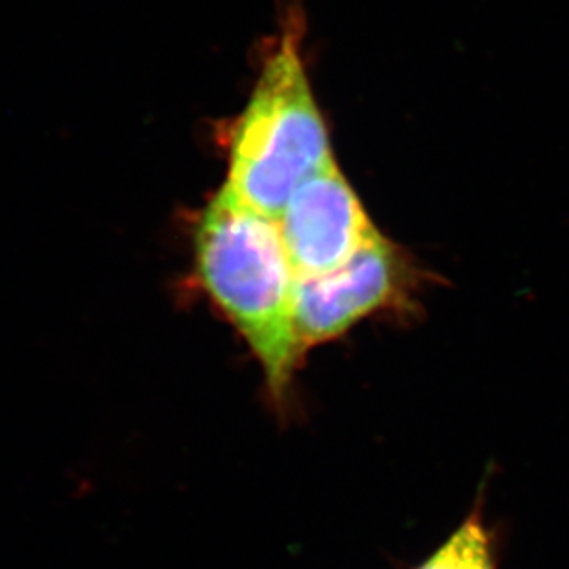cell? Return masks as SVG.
Returning a JSON list of instances; mask_svg holds the SVG:
<instances>
[{
  "instance_id": "obj_1",
  "label": "cell",
  "mask_w": 569,
  "mask_h": 569,
  "mask_svg": "<svg viewBox=\"0 0 569 569\" xmlns=\"http://www.w3.org/2000/svg\"><path fill=\"white\" fill-rule=\"evenodd\" d=\"M198 280L247 340L269 390L283 400L300 359L292 328L296 274L278 220L222 187L198 219Z\"/></svg>"
},
{
  "instance_id": "obj_2",
  "label": "cell",
  "mask_w": 569,
  "mask_h": 569,
  "mask_svg": "<svg viewBox=\"0 0 569 569\" xmlns=\"http://www.w3.org/2000/svg\"><path fill=\"white\" fill-rule=\"evenodd\" d=\"M300 41L296 28L281 33L237 119L228 152L224 186L274 220L301 181L335 161Z\"/></svg>"
},
{
  "instance_id": "obj_3",
  "label": "cell",
  "mask_w": 569,
  "mask_h": 569,
  "mask_svg": "<svg viewBox=\"0 0 569 569\" xmlns=\"http://www.w3.org/2000/svg\"><path fill=\"white\" fill-rule=\"evenodd\" d=\"M409 280L411 270L406 259L381 233L339 269L296 278L292 328L300 356L400 301Z\"/></svg>"
},
{
  "instance_id": "obj_4",
  "label": "cell",
  "mask_w": 569,
  "mask_h": 569,
  "mask_svg": "<svg viewBox=\"0 0 569 569\" xmlns=\"http://www.w3.org/2000/svg\"><path fill=\"white\" fill-rule=\"evenodd\" d=\"M278 224L296 278L339 269L379 236L335 161L296 187Z\"/></svg>"
},
{
  "instance_id": "obj_5",
  "label": "cell",
  "mask_w": 569,
  "mask_h": 569,
  "mask_svg": "<svg viewBox=\"0 0 569 569\" xmlns=\"http://www.w3.org/2000/svg\"><path fill=\"white\" fill-rule=\"evenodd\" d=\"M418 569H493L492 546L479 516H471L453 537Z\"/></svg>"
}]
</instances>
